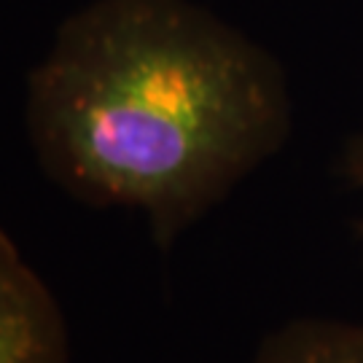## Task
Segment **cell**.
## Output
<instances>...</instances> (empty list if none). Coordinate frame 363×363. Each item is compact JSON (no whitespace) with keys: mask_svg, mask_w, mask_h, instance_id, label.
<instances>
[{"mask_svg":"<svg viewBox=\"0 0 363 363\" xmlns=\"http://www.w3.org/2000/svg\"><path fill=\"white\" fill-rule=\"evenodd\" d=\"M27 118L67 194L143 210L167 250L280 148L288 97L272 57L186 0H100L35 67Z\"/></svg>","mask_w":363,"mask_h":363,"instance_id":"cell-1","label":"cell"},{"mask_svg":"<svg viewBox=\"0 0 363 363\" xmlns=\"http://www.w3.org/2000/svg\"><path fill=\"white\" fill-rule=\"evenodd\" d=\"M0 363H67L57 298L0 229Z\"/></svg>","mask_w":363,"mask_h":363,"instance_id":"cell-2","label":"cell"},{"mask_svg":"<svg viewBox=\"0 0 363 363\" xmlns=\"http://www.w3.org/2000/svg\"><path fill=\"white\" fill-rule=\"evenodd\" d=\"M253 363H363V325L288 323L261 345Z\"/></svg>","mask_w":363,"mask_h":363,"instance_id":"cell-3","label":"cell"},{"mask_svg":"<svg viewBox=\"0 0 363 363\" xmlns=\"http://www.w3.org/2000/svg\"><path fill=\"white\" fill-rule=\"evenodd\" d=\"M347 172H350L355 183L363 189V138L350 148V159H347Z\"/></svg>","mask_w":363,"mask_h":363,"instance_id":"cell-4","label":"cell"}]
</instances>
